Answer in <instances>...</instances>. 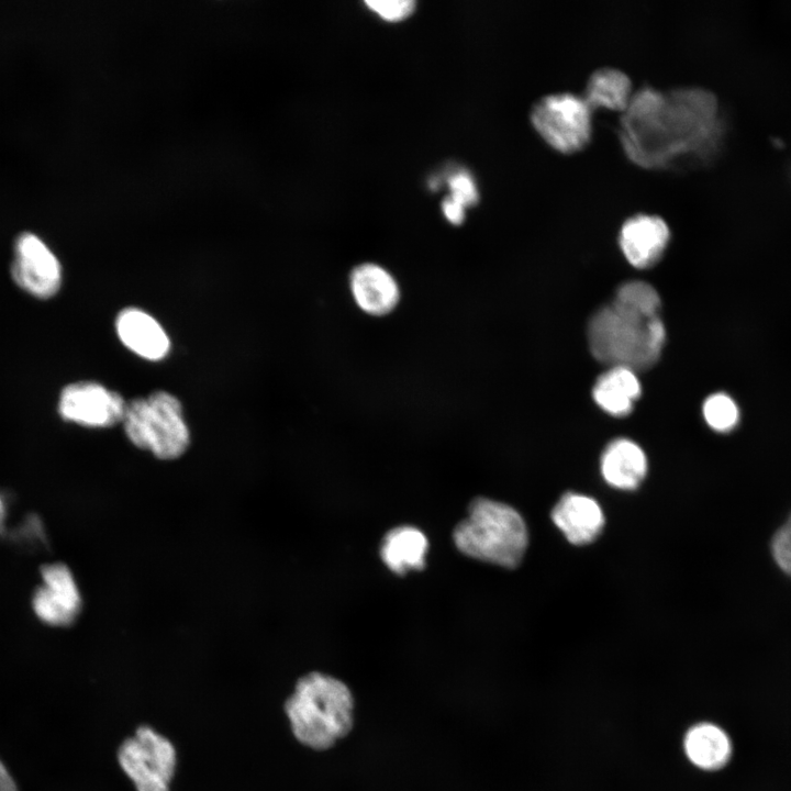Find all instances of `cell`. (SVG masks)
Returning <instances> with one entry per match:
<instances>
[{
    "label": "cell",
    "instance_id": "1",
    "mask_svg": "<svg viewBox=\"0 0 791 791\" xmlns=\"http://www.w3.org/2000/svg\"><path fill=\"white\" fill-rule=\"evenodd\" d=\"M723 122L716 96L700 87L666 92L644 87L633 93L621 118L620 140L627 156L649 168H668L710 158Z\"/></svg>",
    "mask_w": 791,
    "mask_h": 791
},
{
    "label": "cell",
    "instance_id": "2",
    "mask_svg": "<svg viewBox=\"0 0 791 791\" xmlns=\"http://www.w3.org/2000/svg\"><path fill=\"white\" fill-rule=\"evenodd\" d=\"M355 701L342 680L312 671L298 679L285 702V713L296 739L322 751L345 738L354 726Z\"/></svg>",
    "mask_w": 791,
    "mask_h": 791
},
{
    "label": "cell",
    "instance_id": "3",
    "mask_svg": "<svg viewBox=\"0 0 791 791\" xmlns=\"http://www.w3.org/2000/svg\"><path fill=\"white\" fill-rule=\"evenodd\" d=\"M588 342L598 361L644 370L658 360L666 328L659 315L645 316L612 301L591 316Z\"/></svg>",
    "mask_w": 791,
    "mask_h": 791
},
{
    "label": "cell",
    "instance_id": "4",
    "mask_svg": "<svg viewBox=\"0 0 791 791\" xmlns=\"http://www.w3.org/2000/svg\"><path fill=\"white\" fill-rule=\"evenodd\" d=\"M456 547L465 555L506 568L516 567L527 546L522 516L508 504L477 498L468 516L454 530Z\"/></svg>",
    "mask_w": 791,
    "mask_h": 791
},
{
    "label": "cell",
    "instance_id": "5",
    "mask_svg": "<svg viewBox=\"0 0 791 791\" xmlns=\"http://www.w3.org/2000/svg\"><path fill=\"white\" fill-rule=\"evenodd\" d=\"M122 424L135 447L161 460L179 458L190 445L181 403L166 391L127 402Z\"/></svg>",
    "mask_w": 791,
    "mask_h": 791
},
{
    "label": "cell",
    "instance_id": "6",
    "mask_svg": "<svg viewBox=\"0 0 791 791\" xmlns=\"http://www.w3.org/2000/svg\"><path fill=\"white\" fill-rule=\"evenodd\" d=\"M536 132L555 149L570 154L582 149L592 132L591 108L570 92L549 93L531 110Z\"/></svg>",
    "mask_w": 791,
    "mask_h": 791
},
{
    "label": "cell",
    "instance_id": "7",
    "mask_svg": "<svg viewBox=\"0 0 791 791\" xmlns=\"http://www.w3.org/2000/svg\"><path fill=\"white\" fill-rule=\"evenodd\" d=\"M118 761L137 791H169L177 756L171 742L148 725L123 740Z\"/></svg>",
    "mask_w": 791,
    "mask_h": 791
},
{
    "label": "cell",
    "instance_id": "8",
    "mask_svg": "<svg viewBox=\"0 0 791 791\" xmlns=\"http://www.w3.org/2000/svg\"><path fill=\"white\" fill-rule=\"evenodd\" d=\"M10 274L19 288L37 299L54 297L62 286L58 258L42 237L30 231L14 239Z\"/></svg>",
    "mask_w": 791,
    "mask_h": 791
},
{
    "label": "cell",
    "instance_id": "9",
    "mask_svg": "<svg viewBox=\"0 0 791 791\" xmlns=\"http://www.w3.org/2000/svg\"><path fill=\"white\" fill-rule=\"evenodd\" d=\"M126 403L120 393L102 385L78 381L62 390L58 413L67 422L104 428L122 423Z\"/></svg>",
    "mask_w": 791,
    "mask_h": 791
},
{
    "label": "cell",
    "instance_id": "10",
    "mask_svg": "<svg viewBox=\"0 0 791 791\" xmlns=\"http://www.w3.org/2000/svg\"><path fill=\"white\" fill-rule=\"evenodd\" d=\"M41 577L42 583L32 598L35 615L54 627L74 624L81 613L82 595L70 568L63 562L47 564Z\"/></svg>",
    "mask_w": 791,
    "mask_h": 791
},
{
    "label": "cell",
    "instance_id": "11",
    "mask_svg": "<svg viewBox=\"0 0 791 791\" xmlns=\"http://www.w3.org/2000/svg\"><path fill=\"white\" fill-rule=\"evenodd\" d=\"M670 230L658 215L639 213L628 218L619 234L620 247L627 261L636 268H648L662 256Z\"/></svg>",
    "mask_w": 791,
    "mask_h": 791
},
{
    "label": "cell",
    "instance_id": "12",
    "mask_svg": "<svg viewBox=\"0 0 791 791\" xmlns=\"http://www.w3.org/2000/svg\"><path fill=\"white\" fill-rule=\"evenodd\" d=\"M349 285L356 304L370 315L390 313L400 299V289L392 275L372 263L354 268Z\"/></svg>",
    "mask_w": 791,
    "mask_h": 791
},
{
    "label": "cell",
    "instance_id": "13",
    "mask_svg": "<svg viewBox=\"0 0 791 791\" xmlns=\"http://www.w3.org/2000/svg\"><path fill=\"white\" fill-rule=\"evenodd\" d=\"M115 328L122 344L140 357L159 360L169 352L170 342L166 332L143 310L123 309L118 314Z\"/></svg>",
    "mask_w": 791,
    "mask_h": 791
},
{
    "label": "cell",
    "instance_id": "14",
    "mask_svg": "<svg viewBox=\"0 0 791 791\" xmlns=\"http://www.w3.org/2000/svg\"><path fill=\"white\" fill-rule=\"evenodd\" d=\"M552 519L575 545L592 542L604 525L600 505L593 499L577 493L565 494L553 509Z\"/></svg>",
    "mask_w": 791,
    "mask_h": 791
},
{
    "label": "cell",
    "instance_id": "15",
    "mask_svg": "<svg viewBox=\"0 0 791 791\" xmlns=\"http://www.w3.org/2000/svg\"><path fill=\"white\" fill-rule=\"evenodd\" d=\"M688 761L702 771H716L725 767L732 756V742L727 733L712 722L690 726L682 738Z\"/></svg>",
    "mask_w": 791,
    "mask_h": 791
},
{
    "label": "cell",
    "instance_id": "16",
    "mask_svg": "<svg viewBox=\"0 0 791 791\" xmlns=\"http://www.w3.org/2000/svg\"><path fill=\"white\" fill-rule=\"evenodd\" d=\"M647 460L643 449L634 442L619 438L611 442L601 458V471L613 487L631 490L646 475Z\"/></svg>",
    "mask_w": 791,
    "mask_h": 791
},
{
    "label": "cell",
    "instance_id": "17",
    "mask_svg": "<svg viewBox=\"0 0 791 791\" xmlns=\"http://www.w3.org/2000/svg\"><path fill=\"white\" fill-rule=\"evenodd\" d=\"M640 393L636 371L622 366L610 367L598 377L592 389L595 403L613 416L628 414Z\"/></svg>",
    "mask_w": 791,
    "mask_h": 791
},
{
    "label": "cell",
    "instance_id": "18",
    "mask_svg": "<svg viewBox=\"0 0 791 791\" xmlns=\"http://www.w3.org/2000/svg\"><path fill=\"white\" fill-rule=\"evenodd\" d=\"M428 543L422 531L414 526H399L389 531L382 539L380 556L386 566L403 575L412 569H422Z\"/></svg>",
    "mask_w": 791,
    "mask_h": 791
},
{
    "label": "cell",
    "instance_id": "19",
    "mask_svg": "<svg viewBox=\"0 0 791 791\" xmlns=\"http://www.w3.org/2000/svg\"><path fill=\"white\" fill-rule=\"evenodd\" d=\"M633 96L631 78L622 70L602 67L589 77L583 99L593 108L625 111Z\"/></svg>",
    "mask_w": 791,
    "mask_h": 791
},
{
    "label": "cell",
    "instance_id": "20",
    "mask_svg": "<svg viewBox=\"0 0 791 791\" xmlns=\"http://www.w3.org/2000/svg\"><path fill=\"white\" fill-rule=\"evenodd\" d=\"M616 304L645 316L659 315L660 297L656 289L640 280L622 283L613 300Z\"/></svg>",
    "mask_w": 791,
    "mask_h": 791
},
{
    "label": "cell",
    "instance_id": "21",
    "mask_svg": "<svg viewBox=\"0 0 791 791\" xmlns=\"http://www.w3.org/2000/svg\"><path fill=\"white\" fill-rule=\"evenodd\" d=\"M702 413L705 423L720 433L734 430L740 416L736 401L724 392L709 396L703 402Z\"/></svg>",
    "mask_w": 791,
    "mask_h": 791
},
{
    "label": "cell",
    "instance_id": "22",
    "mask_svg": "<svg viewBox=\"0 0 791 791\" xmlns=\"http://www.w3.org/2000/svg\"><path fill=\"white\" fill-rule=\"evenodd\" d=\"M770 548L776 565L791 577V513L776 531Z\"/></svg>",
    "mask_w": 791,
    "mask_h": 791
},
{
    "label": "cell",
    "instance_id": "23",
    "mask_svg": "<svg viewBox=\"0 0 791 791\" xmlns=\"http://www.w3.org/2000/svg\"><path fill=\"white\" fill-rule=\"evenodd\" d=\"M367 7L387 21H400L409 16L415 9L412 0H366Z\"/></svg>",
    "mask_w": 791,
    "mask_h": 791
},
{
    "label": "cell",
    "instance_id": "24",
    "mask_svg": "<svg viewBox=\"0 0 791 791\" xmlns=\"http://www.w3.org/2000/svg\"><path fill=\"white\" fill-rule=\"evenodd\" d=\"M450 197L465 208L478 202L479 192L472 177L467 171H459L448 178Z\"/></svg>",
    "mask_w": 791,
    "mask_h": 791
},
{
    "label": "cell",
    "instance_id": "25",
    "mask_svg": "<svg viewBox=\"0 0 791 791\" xmlns=\"http://www.w3.org/2000/svg\"><path fill=\"white\" fill-rule=\"evenodd\" d=\"M442 210L447 221L454 225H459L465 220V207L450 196L443 200Z\"/></svg>",
    "mask_w": 791,
    "mask_h": 791
},
{
    "label": "cell",
    "instance_id": "26",
    "mask_svg": "<svg viewBox=\"0 0 791 791\" xmlns=\"http://www.w3.org/2000/svg\"><path fill=\"white\" fill-rule=\"evenodd\" d=\"M0 791H20L19 786L9 771L5 764L0 758Z\"/></svg>",
    "mask_w": 791,
    "mask_h": 791
},
{
    "label": "cell",
    "instance_id": "27",
    "mask_svg": "<svg viewBox=\"0 0 791 791\" xmlns=\"http://www.w3.org/2000/svg\"><path fill=\"white\" fill-rule=\"evenodd\" d=\"M7 516V506L3 498L0 494V527H2Z\"/></svg>",
    "mask_w": 791,
    "mask_h": 791
}]
</instances>
